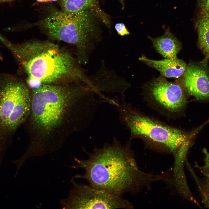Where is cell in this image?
Listing matches in <instances>:
<instances>
[{
	"label": "cell",
	"instance_id": "cell-17",
	"mask_svg": "<svg viewBox=\"0 0 209 209\" xmlns=\"http://www.w3.org/2000/svg\"><path fill=\"white\" fill-rule=\"evenodd\" d=\"M205 10L209 13V0H206Z\"/></svg>",
	"mask_w": 209,
	"mask_h": 209
},
{
	"label": "cell",
	"instance_id": "cell-1",
	"mask_svg": "<svg viewBox=\"0 0 209 209\" xmlns=\"http://www.w3.org/2000/svg\"><path fill=\"white\" fill-rule=\"evenodd\" d=\"M87 85L72 83L43 84L32 90L30 125L35 137L28 147L43 156L59 150L54 135L65 130L71 132L88 128L102 101Z\"/></svg>",
	"mask_w": 209,
	"mask_h": 209
},
{
	"label": "cell",
	"instance_id": "cell-18",
	"mask_svg": "<svg viewBox=\"0 0 209 209\" xmlns=\"http://www.w3.org/2000/svg\"><path fill=\"white\" fill-rule=\"evenodd\" d=\"M38 2H47L46 0H36Z\"/></svg>",
	"mask_w": 209,
	"mask_h": 209
},
{
	"label": "cell",
	"instance_id": "cell-10",
	"mask_svg": "<svg viewBox=\"0 0 209 209\" xmlns=\"http://www.w3.org/2000/svg\"><path fill=\"white\" fill-rule=\"evenodd\" d=\"M139 60L149 66L158 71L164 77L179 78L183 76L187 67L183 60L176 59L165 58L161 60L149 59L144 55Z\"/></svg>",
	"mask_w": 209,
	"mask_h": 209
},
{
	"label": "cell",
	"instance_id": "cell-9",
	"mask_svg": "<svg viewBox=\"0 0 209 209\" xmlns=\"http://www.w3.org/2000/svg\"><path fill=\"white\" fill-rule=\"evenodd\" d=\"M206 65L190 63L182 76L181 83L185 90L198 100L209 98V71Z\"/></svg>",
	"mask_w": 209,
	"mask_h": 209
},
{
	"label": "cell",
	"instance_id": "cell-3",
	"mask_svg": "<svg viewBox=\"0 0 209 209\" xmlns=\"http://www.w3.org/2000/svg\"><path fill=\"white\" fill-rule=\"evenodd\" d=\"M131 140L122 145L113 137L111 143L95 147L92 152L86 151L88 156L86 159L74 157L76 165L68 166L82 168L84 172L72 179H85L95 188L121 196L135 190L145 174L137 166L131 148Z\"/></svg>",
	"mask_w": 209,
	"mask_h": 209
},
{
	"label": "cell",
	"instance_id": "cell-16",
	"mask_svg": "<svg viewBox=\"0 0 209 209\" xmlns=\"http://www.w3.org/2000/svg\"><path fill=\"white\" fill-rule=\"evenodd\" d=\"M203 151L205 155L204 164L201 168L203 169H209V152L205 149H203Z\"/></svg>",
	"mask_w": 209,
	"mask_h": 209
},
{
	"label": "cell",
	"instance_id": "cell-14",
	"mask_svg": "<svg viewBox=\"0 0 209 209\" xmlns=\"http://www.w3.org/2000/svg\"><path fill=\"white\" fill-rule=\"evenodd\" d=\"M201 172L203 173L204 177L203 184V188L205 195V199L206 201L209 199V169H203L200 168Z\"/></svg>",
	"mask_w": 209,
	"mask_h": 209
},
{
	"label": "cell",
	"instance_id": "cell-12",
	"mask_svg": "<svg viewBox=\"0 0 209 209\" xmlns=\"http://www.w3.org/2000/svg\"><path fill=\"white\" fill-rule=\"evenodd\" d=\"M63 11L74 13L90 10L99 15L105 22L108 21L107 15L100 8L98 0H60Z\"/></svg>",
	"mask_w": 209,
	"mask_h": 209
},
{
	"label": "cell",
	"instance_id": "cell-5",
	"mask_svg": "<svg viewBox=\"0 0 209 209\" xmlns=\"http://www.w3.org/2000/svg\"><path fill=\"white\" fill-rule=\"evenodd\" d=\"M120 123L130 133V139L140 138L173 152L183 154L191 143V135L147 116L127 103L124 97L121 103L114 104Z\"/></svg>",
	"mask_w": 209,
	"mask_h": 209
},
{
	"label": "cell",
	"instance_id": "cell-19",
	"mask_svg": "<svg viewBox=\"0 0 209 209\" xmlns=\"http://www.w3.org/2000/svg\"><path fill=\"white\" fill-rule=\"evenodd\" d=\"M47 2L55 1H57V0H46Z\"/></svg>",
	"mask_w": 209,
	"mask_h": 209
},
{
	"label": "cell",
	"instance_id": "cell-4",
	"mask_svg": "<svg viewBox=\"0 0 209 209\" xmlns=\"http://www.w3.org/2000/svg\"><path fill=\"white\" fill-rule=\"evenodd\" d=\"M100 22L98 15L91 10L74 13L56 10L51 13L43 23L49 37L74 46L77 59L84 62L100 39Z\"/></svg>",
	"mask_w": 209,
	"mask_h": 209
},
{
	"label": "cell",
	"instance_id": "cell-13",
	"mask_svg": "<svg viewBox=\"0 0 209 209\" xmlns=\"http://www.w3.org/2000/svg\"><path fill=\"white\" fill-rule=\"evenodd\" d=\"M200 48L205 56L202 63L209 59V13L205 10L196 23Z\"/></svg>",
	"mask_w": 209,
	"mask_h": 209
},
{
	"label": "cell",
	"instance_id": "cell-11",
	"mask_svg": "<svg viewBox=\"0 0 209 209\" xmlns=\"http://www.w3.org/2000/svg\"><path fill=\"white\" fill-rule=\"evenodd\" d=\"M157 52L165 58L177 59V54L181 48V42L172 33L168 28L164 34L156 38L149 37Z\"/></svg>",
	"mask_w": 209,
	"mask_h": 209
},
{
	"label": "cell",
	"instance_id": "cell-2",
	"mask_svg": "<svg viewBox=\"0 0 209 209\" xmlns=\"http://www.w3.org/2000/svg\"><path fill=\"white\" fill-rule=\"evenodd\" d=\"M0 42L11 52L19 71L31 89L43 84L62 85L88 81L77 60L67 50L48 41L15 43L2 36Z\"/></svg>",
	"mask_w": 209,
	"mask_h": 209
},
{
	"label": "cell",
	"instance_id": "cell-15",
	"mask_svg": "<svg viewBox=\"0 0 209 209\" xmlns=\"http://www.w3.org/2000/svg\"><path fill=\"white\" fill-rule=\"evenodd\" d=\"M115 28L118 34L121 36L128 35L129 32L126 28L124 24L122 23L116 24L115 26Z\"/></svg>",
	"mask_w": 209,
	"mask_h": 209
},
{
	"label": "cell",
	"instance_id": "cell-7",
	"mask_svg": "<svg viewBox=\"0 0 209 209\" xmlns=\"http://www.w3.org/2000/svg\"><path fill=\"white\" fill-rule=\"evenodd\" d=\"M72 185L67 197L61 200L64 209H130L131 203L121 196L75 183Z\"/></svg>",
	"mask_w": 209,
	"mask_h": 209
},
{
	"label": "cell",
	"instance_id": "cell-20",
	"mask_svg": "<svg viewBox=\"0 0 209 209\" xmlns=\"http://www.w3.org/2000/svg\"><path fill=\"white\" fill-rule=\"evenodd\" d=\"M12 0H0V1H11Z\"/></svg>",
	"mask_w": 209,
	"mask_h": 209
},
{
	"label": "cell",
	"instance_id": "cell-6",
	"mask_svg": "<svg viewBox=\"0 0 209 209\" xmlns=\"http://www.w3.org/2000/svg\"><path fill=\"white\" fill-rule=\"evenodd\" d=\"M31 95L25 81L0 73V147L10 142L30 114Z\"/></svg>",
	"mask_w": 209,
	"mask_h": 209
},
{
	"label": "cell",
	"instance_id": "cell-8",
	"mask_svg": "<svg viewBox=\"0 0 209 209\" xmlns=\"http://www.w3.org/2000/svg\"><path fill=\"white\" fill-rule=\"evenodd\" d=\"M146 98L167 113L179 114L187 103L185 89L179 82H170L164 76L153 79L144 88Z\"/></svg>",
	"mask_w": 209,
	"mask_h": 209
}]
</instances>
